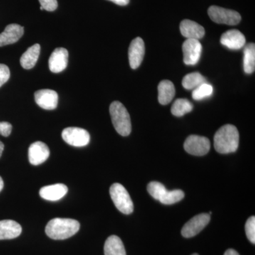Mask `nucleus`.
Instances as JSON below:
<instances>
[{"label": "nucleus", "instance_id": "nucleus-1", "mask_svg": "<svg viewBox=\"0 0 255 255\" xmlns=\"http://www.w3.org/2000/svg\"><path fill=\"white\" fill-rule=\"evenodd\" d=\"M239 140L237 128L231 124H226L215 134L214 147L219 153H231L238 150Z\"/></svg>", "mask_w": 255, "mask_h": 255}, {"label": "nucleus", "instance_id": "nucleus-2", "mask_svg": "<svg viewBox=\"0 0 255 255\" xmlns=\"http://www.w3.org/2000/svg\"><path fill=\"white\" fill-rule=\"evenodd\" d=\"M80 228V223L76 220L56 218L47 224L46 233L51 239L65 240L76 234Z\"/></svg>", "mask_w": 255, "mask_h": 255}, {"label": "nucleus", "instance_id": "nucleus-3", "mask_svg": "<svg viewBox=\"0 0 255 255\" xmlns=\"http://www.w3.org/2000/svg\"><path fill=\"white\" fill-rule=\"evenodd\" d=\"M114 128L122 136H128L131 132V122L128 112L123 104L118 101L112 102L110 107Z\"/></svg>", "mask_w": 255, "mask_h": 255}, {"label": "nucleus", "instance_id": "nucleus-4", "mask_svg": "<svg viewBox=\"0 0 255 255\" xmlns=\"http://www.w3.org/2000/svg\"><path fill=\"white\" fill-rule=\"evenodd\" d=\"M147 191L156 200L164 205H171L182 200L184 197V191L180 189L169 191L162 183L151 182L147 185Z\"/></svg>", "mask_w": 255, "mask_h": 255}, {"label": "nucleus", "instance_id": "nucleus-5", "mask_svg": "<svg viewBox=\"0 0 255 255\" xmlns=\"http://www.w3.org/2000/svg\"><path fill=\"white\" fill-rule=\"evenodd\" d=\"M110 196L114 205L124 214L129 215L133 211V203L127 189L122 184L115 183L110 187Z\"/></svg>", "mask_w": 255, "mask_h": 255}, {"label": "nucleus", "instance_id": "nucleus-6", "mask_svg": "<svg viewBox=\"0 0 255 255\" xmlns=\"http://www.w3.org/2000/svg\"><path fill=\"white\" fill-rule=\"evenodd\" d=\"M209 17L215 23L235 26L241 22V16L234 10L225 9L217 6H210L208 10Z\"/></svg>", "mask_w": 255, "mask_h": 255}, {"label": "nucleus", "instance_id": "nucleus-7", "mask_svg": "<svg viewBox=\"0 0 255 255\" xmlns=\"http://www.w3.org/2000/svg\"><path fill=\"white\" fill-rule=\"evenodd\" d=\"M64 141L74 147H84L88 145L90 140V133L85 129L78 127H69L62 132Z\"/></svg>", "mask_w": 255, "mask_h": 255}, {"label": "nucleus", "instance_id": "nucleus-8", "mask_svg": "<svg viewBox=\"0 0 255 255\" xmlns=\"http://www.w3.org/2000/svg\"><path fill=\"white\" fill-rule=\"evenodd\" d=\"M184 150L192 155H205L211 148L209 139L199 135H191L186 139L184 144Z\"/></svg>", "mask_w": 255, "mask_h": 255}, {"label": "nucleus", "instance_id": "nucleus-9", "mask_svg": "<svg viewBox=\"0 0 255 255\" xmlns=\"http://www.w3.org/2000/svg\"><path fill=\"white\" fill-rule=\"evenodd\" d=\"M210 220H211L210 214H201L194 216L182 228L183 237L186 238L194 237L209 224Z\"/></svg>", "mask_w": 255, "mask_h": 255}, {"label": "nucleus", "instance_id": "nucleus-10", "mask_svg": "<svg viewBox=\"0 0 255 255\" xmlns=\"http://www.w3.org/2000/svg\"><path fill=\"white\" fill-rule=\"evenodd\" d=\"M184 63L187 65H195L201 58L202 46L196 39H187L183 43Z\"/></svg>", "mask_w": 255, "mask_h": 255}, {"label": "nucleus", "instance_id": "nucleus-11", "mask_svg": "<svg viewBox=\"0 0 255 255\" xmlns=\"http://www.w3.org/2000/svg\"><path fill=\"white\" fill-rule=\"evenodd\" d=\"M145 43L140 37L132 40L128 48V59L130 68H139L145 55Z\"/></svg>", "mask_w": 255, "mask_h": 255}, {"label": "nucleus", "instance_id": "nucleus-12", "mask_svg": "<svg viewBox=\"0 0 255 255\" xmlns=\"http://www.w3.org/2000/svg\"><path fill=\"white\" fill-rule=\"evenodd\" d=\"M35 101L43 110H53L58 104V95L52 90H40L35 92Z\"/></svg>", "mask_w": 255, "mask_h": 255}, {"label": "nucleus", "instance_id": "nucleus-13", "mask_svg": "<svg viewBox=\"0 0 255 255\" xmlns=\"http://www.w3.org/2000/svg\"><path fill=\"white\" fill-rule=\"evenodd\" d=\"M49 155V148L44 142H33L28 148V160L33 165H38L46 162Z\"/></svg>", "mask_w": 255, "mask_h": 255}, {"label": "nucleus", "instance_id": "nucleus-14", "mask_svg": "<svg viewBox=\"0 0 255 255\" xmlns=\"http://www.w3.org/2000/svg\"><path fill=\"white\" fill-rule=\"evenodd\" d=\"M221 43L229 49L240 50L246 46V39L241 31L233 29L223 33L221 36Z\"/></svg>", "mask_w": 255, "mask_h": 255}, {"label": "nucleus", "instance_id": "nucleus-15", "mask_svg": "<svg viewBox=\"0 0 255 255\" xmlns=\"http://www.w3.org/2000/svg\"><path fill=\"white\" fill-rule=\"evenodd\" d=\"M68 51L64 48H58L52 53L48 62L52 73H59L68 66Z\"/></svg>", "mask_w": 255, "mask_h": 255}, {"label": "nucleus", "instance_id": "nucleus-16", "mask_svg": "<svg viewBox=\"0 0 255 255\" xmlns=\"http://www.w3.org/2000/svg\"><path fill=\"white\" fill-rule=\"evenodd\" d=\"M24 33L23 26L16 23H11L5 28L0 33V47L7 46L17 42Z\"/></svg>", "mask_w": 255, "mask_h": 255}, {"label": "nucleus", "instance_id": "nucleus-17", "mask_svg": "<svg viewBox=\"0 0 255 255\" xmlns=\"http://www.w3.org/2000/svg\"><path fill=\"white\" fill-rule=\"evenodd\" d=\"M180 31L187 39L199 40L205 35V29L202 26L189 19L183 20L181 22Z\"/></svg>", "mask_w": 255, "mask_h": 255}, {"label": "nucleus", "instance_id": "nucleus-18", "mask_svg": "<svg viewBox=\"0 0 255 255\" xmlns=\"http://www.w3.org/2000/svg\"><path fill=\"white\" fill-rule=\"evenodd\" d=\"M68 191V187L65 184H55L42 187L40 189L39 194L45 200L55 201L61 199L66 195Z\"/></svg>", "mask_w": 255, "mask_h": 255}, {"label": "nucleus", "instance_id": "nucleus-19", "mask_svg": "<svg viewBox=\"0 0 255 255\" xmlns=\"http://www.w3.org/2000/svg\"><path fill=\"white\" fill-rule=\"evenodd\" d=\"M22 232L20 224L12 220L0 221V241L14 239L18 237Z\"/></svg>", "mask_w": 255, "mask_h": 255}, {"label": "nucleus", "instance_id": "nucleus-20", "mask_svg": "<svg viewBox=\"0 0 255 255\" xmlns=\"http://www.w3.org/2000/svg\"><path fill=\"white\" fill-rule=\"evenodd\" d=\"M41 46L39 44L33 45L21 55L20 63L21 67L26 70H30L36 65L37 60L39 58Z\"/></svg>", "mask_w": 255, "mask_h": 255}, {"label": "nucleus", "instance_id": "nucleus-21", "mask_svg": "<svg viewBox=\"0 0 255 255\" xmlns=\"http://www.w3.org/2000/svg\"><path fill=\"white\" fill-rule=\"evenodd\" d=\"M175 95L174 84L169 80H162L158 85V101L162 105H167L172 102Z\"/></svg>", "mask_w": 255, "mask_h": 255}, {"label": "nucleus", "instance_id": "nucleus-22", "mask_svg": "<svg viewBox=\"0 0 255 255\" xmlns=\"http://www.w3.org/2000/svg\"><path fill=\"white\" fill-rule=\"evenodd\" d=\"M104 250L105 255H127L123 242L117 236L107 238Z\"/></svg>", "mask_w": 255, "mask_h": 255}, {"label": "nucleus", "instance_id": "nucleus-23", "mask_svg": "<svg viewBox=\"0 0 255 255\" xmlns=\"http://www.w3.org/2000/svg\"><path fill=\"white\" fill-rule=\"evenodd\" d=\"M244 70L247 74L254 73L255 70V45L248 43L245 46Z\"/></svg>", "mask_w": 255, "mask_h": 255}, {"label": "nucleus", "instance_id": "nucleus-24", "mask_svg": "<svg viewBox=\"0 0 255 255\" xmlns=\"http://www.w3.org/2000/svg\"><path fill=\"white\" fill-rule=\"evenodd\" d=\"M206 82V78L201 73H192L188 74L183 78L182 86L187 90H194L196 87L200 86Z\"/></svg>", "mask_w": 255, "mask_h": 255}, {"label": "nucleus", "instance_id": "nucleus-25", "mask_svg": "<svg viewBox=\"0 0 255 255\" xmlns=\"http://www.w3.org/2000/svg\"><path fill=\"white\" fill-rule=\"evenodd\" d=\"M193 108L192 103L187 99H178L174 102L171 112L174 117H181L191 112Z\"/></svg>", "mask_w": 255, "mask_h": 255}, {"label": "nucleus", "instance_id": "nucleus-26", "mask_svg": "<svg viewBox=\"0 0 255 255\" xmlns=\"http://www.w3.org/2000/svg\"><path fill=\"white\" fill-rule=\"evenodd\" d=\"M213 93L214 87L207 82H205L193 90L192 97L194 100L200 101L211 97Z\"/></svg>", "mask_w": 255, "mask_h": 255}, {"label": "nucleus", "instance_id": "nucleus-27", "mask_svg": "<svg viewBox=\"0 0 255 255\" xmlns=\"http://www.w3.org/2000/svg\"><path fill=\"white\" fill-rule=\"evenodd\" d=\"M246 233L248 240L253 244L255 243V217L251 216L246 223Z\"/></svg>", "mask_w": 255, "mask_h": 255}, {"label": "nucleus", "instance_id": "nucleus-28", "mask_svg": "<svg viewBox=\"0 0 255 255\" xmlns=\"http://www.w3.org/2000/svg\"><path fill=\"white\" fill-rule=\"evenodd\" d=\"M10 70L4 64H0V87L9 80Z\"/></svg>", "mask_w": 255, "mask_h": 255}, {"label": "nucleus", "instance_id": "nucleus-29", "mask_svg": "<svg viewBox=\"0 0 255 255\" xmlns=\"http://www.w3.org/2000/svg\"><path fill=\"white\" fill-rule=\"evenodd\" d=\"M43 10L48 11H55L58 7L57 0H38Z\"/></svg>", "mask_w": 255, "mask_h": 255}, {"label": "nucleus", "instance_id": "nucleus-30", "mask_svg": "<svg viewBox=\"0 0 255 255\" xmlns=\"http://www.w3.org/2000/svg\"><path fill=\"white\" fill-rule=\"evenodd\" d=\"M12 130V126L9 122H0V135L8 137Z\"/></svg>", "mask_w": 255, "mask_h": 255}, {"label": "nucleus", "instance_id": "nucleus-31", "mask_svg": "<svg viewBox=\"0 0 255 255\" xmlns=\"http://www.w3.org/2000/svg\"><path fill=\"white\" fill-rule=\"evenodd\" d=\"M115 4L120 5V6H126L129 3L130 0H110Z\"/></svg>", "mask_w": 255, "mask_h": 255}, {"label": "nucleus", "instance_id": "nucleus-32", "mask_svg": "<svg viewBox=\"0 0 255 255\" xmlns=\"http://www.w3.org/2000/svg\"><path fill=\"white\" fill-rule=\"evenodd\" d=\"M224 255H240L238 254L237 251H235V250L229 249L228 251H226V253H225Z\"/></svg>", "mask_w": 255, "mask_h": 255}, {"label": "nucleus", "instance_id": "nucleus-33", "mask_svg": "<svg viewBox=\"0 0 255 255\" xmlns=\"http://www.w3.org/2000/svg\"><path fill=\"white\" fill-rule=\"evenodd\" d=\"M4 145L3 144V142L0 141V157H1V155H2L3 151H4Z\"/></svg>", "mask_w": 255, "mask_h": 255}, {"label": "nucleus", "instance_id": "nucleus-34", "mask_svg": "<svg viewBox=\"0 0 255 255\" xmlns=\"http://www.w3.org/2000/svg\"><path fill=\"white\" fill-rule=\"evenodd\" d=\"M3 187H4V182H3L2 178L0 177V191L2 190Z\"/></svg>", "mask_w": 255, "mask_h": 255}, {"label": "nucleus", "instance_id": "nucleus-35", "mask_svg": "<svg viewBox=\"0 0 255 255\" xmlns=\"http://www.w3.org/2000/svg\"><path fill=\"white\" fill-rule=\"evenodd\" d=\"M192 255H199L198 254H193Z\"/></svg>", "mask_w": 255, "mask_h": 255}]
</instances>
